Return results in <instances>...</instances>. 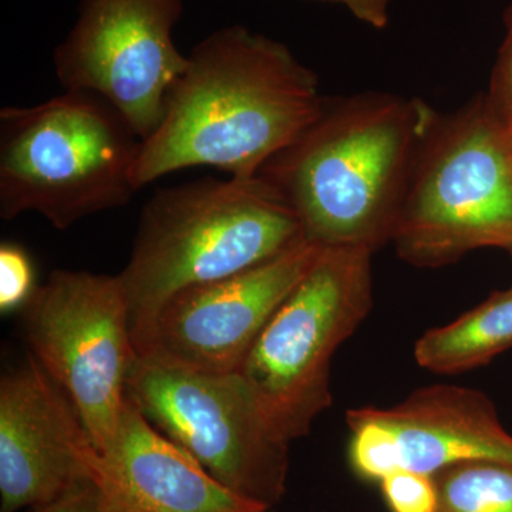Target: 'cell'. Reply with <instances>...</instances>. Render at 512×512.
I'll return each instance as SVG.
<instances>
[{"mask_svg": "<svg viewBox=\"0 0 512 512\" xmlns=\"http://www.w3.org/2000/svg\"><path fill=\"white\" fill-rule=\"evenodd\" d=\"M181 15L183 0H83L53 56L57 80L66 92L106 101L146 140L187 67L173 40Z\"/></svg>", "mask_w": 512, "mask_h": 512, "instance_id": "cell-9", "label": "cell"}, {"mask_svg": "<svg viewBox=\"0 0 512 512\" xmlns=\"http://www.w3.org/2000/svg\"><path fill=\"white\" fill-rule=\"evenodd\" d=\"M33 512H110L104 504L99 488L92 480L76 485L72 490L67 491L62 497L43 505L33 508Z\"/></svg>", "mask_w": 512, "mask_h": 512, "instance_id": "cell-20", "label": "cell"}, {"mask_svg": "<svg viewBox=\"0 0 512 512\" xmlns=\"http://www.w3.org/2000/svg\"><path fill=\"white\" fill-rule=\"evenodd\" d=\"M303 241L295 212L262 178H201L158 190L119 274L131 329L178 292L241 274Z\"/></svg>", "mask_w": 512, "mask_h": 512, "instance_id": "cell-3", "label": "cell"}, {"mask_svg": "<svg viewBox=\"0 0 512 512\" xmlns=\"http://www.w3.org/2000/svg\"><path fill=\"white\" fill-rule=\"evenodd\" d=\"M366 410L393 431L404 470L434 476L468 461L512 466V436L478 390L434 384L390 409Z\"/></svg>", "mask_w": 512, "mask_h": 512, "instance_id": "cell-13", "label": "cell"}, {"mask_svg": "<svg viewBox=\"0 0 512 512\" xmlns=\"http://www.w3.org/2000/svg\"><path fill=\"white\" fill-rule=\"evenodd\" d=\"M141 140L110 104L66 92L0 111V218L36 212L64 231L124 207Z\"/></svg>", "mask_w": 512, "mask_h": 512, "instance_id": "cell-4", "label": "cell"}, {"mask_svg": "<svg viewBox=\"0 0 512 512\" xmlns=\"http://www.w3.org/2000/svg\"><path fill=\"white\" fill-rule=\"evenodd\" d=\"M373 254L322 248L239 367L269 426L289 444L308 436L332 404L333 356L373 308Z\"/></svg>", "mask_w": 512, "mask_h": 512, "instance_id": "cell-6", "label": "cell"}, {"mask_svg": "<svg viewBox=\"0 0 512 512\" xmlns=\"http://www.w3.org/2000/svg\"><path fill=\"white\" fill-rule=\"evenodd\" d=\"M323 103L318 76L284 43L242 26L215 30L192 49L161 123L141 141L134 187L197 165L256 177Z\"/></svg>", "mask_w": 512, "mask_h": 512, "instance_id": "cell-1", "label": "cell"}, {"mask_svg": "<svg viewBox=\"0 0 512 512\" xmlns=\"http://www.w3.org/2000/svg\"><path fill=\"white\" fill-rule=\"evenodd\" d=\"M510 254H511V256H512V249H511V251H510Z\"/></svg>", "mask_w": 512, "mask_h": 512, "instance_id": "cell-23", "label": "cell"}, {"mask_svg": "<svg viewBox=\"0 0 512 512\" xmlns=\"http://www.w3.org/2000/svg\"><path fill=\"white\" fill-rule=\"evenodd\" d=\"M90 478L110 512H269L215 481L128 397L113 439L93 453Z\"/></svg>", "mask_w": 512, "mask_h": 512, "instance_id": "cell-12", "label": "cell"}, {"mask_svg": "<svg viewBox=\"0 0 512 512\" xmlns=\"http://www.w3.org/2000/svg\"><path fill=\"white\" fill-rule=\"evenodd\" d=\"M33 355L79 410L96 451L119 427L138 356L119 275L57 269L22 309Z\"/></svg>", "mask_w": 512, "mask_h": 512, "instance_id": "cell-8", "label": "cell"}, {"mask_svg": "<svg viewBox=\"0 0 512 512\" xmlns=\"http://www.w3.org/2000/svg\"><path fill=\"white\" fill-rule=\"evenodd\" d=\"M505 131H507L508 143H510V147H511V151H512V123L507 124V126H505Z\"/></svg>", "mask_w": 512, "mask_h": 512, "instance_id": "cell-22", "label": "cell"}, {"mask_svg": "<svg viewBox=\"0 0 512 512\" xmlns=\"http://www.w3.org/2000/svg\"><path fill=\"white\" fill-rule=\"evenodd\" d=\"M439 114L392 93L325 99L256 177L292 208L306 241L376 252L392 242L414 161Z\"/></svg>", "mask_w": 512, "mask_h": 512, "instance_id": "cell-2", "label": "cell"}, {"mask_svg": "<svg viewBox=\"0 0 512 512\" xmlns=\"http://www.w3.org/2000/svg\"><path fill=\"white\" fill-rule=\"evenodd\" d=\"M320 251L303 241L241 274L178 292L134 330L138 359L211 375L237 373Z\"/></svg>", "mask_w": 512, "mask_h": 512, "instance_id": "cell-10", "label": "cell"}, {"mask_svg": "<svg viewBox=\"0 0 512 512\" xmlns=\"http://www.w3.org/2000/svg\"><path fill=\"white\" fill-rule=\"evenodd\" d=\"M96 448L69 394L29 355L0 380V512L43 507L90 478Z\"/></svg>", "mask_w": 512, "mask_h": 512, "instance_id": "cell-11", "label": "cell"}, {"mask_svg": "<svg viewBox=\"0 0 512 512\" xmlns=\"http://www.w3.org/2000/svg\"><path fill=\"white\" fill-rule=\"evenodd\" d=\"M384 500L393 512H436L434 477L417 471H394L382 481Z\"/></svg>", "mask_w": 512, "mask_h": 512, "instance_id": "cell-18", "label": "cell"}, {"mask_svg": "<svg viewBox=\"0 0 512 512\" xmlns=\"http://www.w3.org/2000/svg\"><path fill=\"white\" fill-rule=\"evenodd\" d=\"M35 269L28 252L16 244L0 247V312L22 311L35 293Z\"/></svg>", "mask_w": 512, "mask_h": 512, "instance_id": "cell-17", "label": "cell"}, {"mask_svg": "<svg viewBox=\"0 0 512 512\" xmlns=\"http://www.w3.org/2000/svg\"><path fill=\"white\" fill-rule=\"evenodd\" d=\"M392 242L417 268L481 248L512 249V151L485 96L439 114L421 146Z\"/></svg>", "mask_w": 512, "mask_h": 512, "instance_id": "cell-5", "label": "cell"}, {"mask_svg": "<svg viewBox=\"0 0 512 512\" xmlns=\"http://www.w3.org/2000/svg\"><path fill=\"white\" fill-rule=\"evenodd\" d=\"M127 397L229 491L269 508L281 501L289 443L269 426L239 373L211 375L137 359Z\"/></svg>", "mask_w": 512, "mask_h": 512, "instance_id": "cell-7", "label": "cell"}, {"mask_svg": "<svg viewBox=\"0 0 512 512\" xmlns=\"http://www.w3.org/2000/svg\"><path fill=\"white\" fill-rule=\"evenodd\" d=\"M318 2L339 3L348 8L357 20L375 29H386L389 25L390 0H318Z\"/></svg>", "mask_w": 512, "mask_h": 512, "instance_id": "cell-21", "label": "cell"}, {"mask_svg": "<svg viewBox=\"0 0 512 512\" xmlns=\"http://www.w3.org/2000/svg\"><path fill=\"white\" fill-rule=\"evenodd\" d=\"M346 423L352 430L350 464L360 477L382 481L402 468L393 431L367 412L366 407L348 410Z\"/></svg>", "mask_w": 512, "mask_h": 512, "instance_id": "cell-16", "label": "cell"}, {"mask_svg": "<svg viewBox=\"0 0 512 512\" xmlns=\"http://www.w3.org/2000/svg\"><path fill=\"white\" fill-rule=\"evenodd\" d=\"M510 348L512 286L494 292L454 322L427 330L414 346V357L430 372L457 375L487 365Z\"/></svg>", "mask_w": 512, "mask_h": 512, "instance_id": "cell-14", "label": "cell"}, {"mask_svg": "<svg viewBox=\"0 0 512 512\" xmlns=\"http://www.w3.org/2000/svg\"><path fill=\"white\" fill-rule=\"evenodd\" d=\"M436 512H512V466L468 461L434 474Z\"/></svg>", "mask_w": 512, "mask_h": 512, "instance_id": "cell-15", "label": "cell"}, {"mask_svg": "<svg viewBox=\"0 0 512 512\" xmlns=\"http://www.w3.org/2000/svg\"><path fill=\"white\" fill-rule=\"evenodd\" d=\"M505 37L491 77L488 104L505 126L512 123V2L504 12Z\"/></svg>", "mask_w": 512, "mask_h": 512, "instance_id": "cell-19", "label": "cell"}]
</instances>
